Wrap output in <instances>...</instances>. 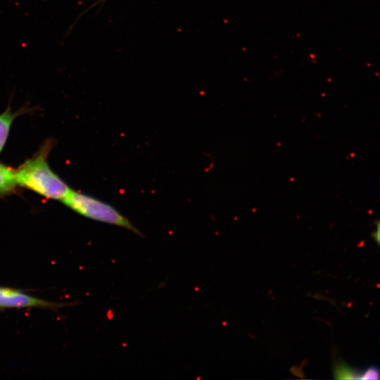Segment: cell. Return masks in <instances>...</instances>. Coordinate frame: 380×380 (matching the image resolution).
Segmentation results:
<instances>
[{
	"mask_svg": "<svg viewBox=\"0 0 380 380\" xmlns=\"http://www.w3.org/2000/svg\"><path fill=\"white\" fill-rule=\"evenodd\" d=\"M46 151H42L19 167L15 172L16 182L46 198L62 201L70 189L50 168Z\"/></svg>",
	"mask_w": 380,
	"mask_h": 380,
	"instance_id": "cell-1",
	"label": "cell"
},
{
	"mask_svg": "<svg viewBox=\"0 0 380 380\" xmlns=\"http://www.w3.org/2000/svg\"><path fill=\"white\" fill-rule=\"evenodd\" d=\"M74 211L84 217L129 229L144 236L131 221L111 205L70 189L62 200Z\"/></svg>",
	"mask_w": 380,
	"mask_h": 380,
	"instance_id": "cell-2",
	"label": "cell"
},
{
	"mask_svg": "<svg viewBox=\"0 0 380 380\" xmlns=\"http://www.w3.org/2000/svg\"><path fill=\"white\" fill-rule=\"evenodd\" d=\"M59 304L33 297L19 290L0 286V309L41 308L54 309Z\"/></svg>",
	"mask_w": 380,
	"mask_h": 380,
	"instance_id": "cell-3",
	"label": "cell"
},
{
	"mask_svg": "<svg viewBox=\"0 0 380 380\" xmlns=\"http://www.w3.org/2000/svg\"><path fill=\"white\" fill-rule=\"evenodd\" d=\"M16 184L15 172L0 163V195L11 192Z\"/></svg>",
	"mask_w": 380,
	"mask_h": 380,
	"instance_id": "cell-4",
	"label": "cell"
},
{
	"mask_svg": "<svg viewBox=\"0 0 380 380\" xmlns=\"http://www.w3.org/2000/svg\"><path fill=\"white\" fill-rule=\"evenodd\" d=\"M15 116V114L12 113L10 108L0 114V153L6 142Z\"/></svg>",
	"mask_w": 380,
	"mask_h": 380,
	"instance_id": "cell-5",
	"label": "cell"
},
{
	"mask_svg": "<svg viewBox=\"0 0 380 380\" xmlns=\"http://www.w3.org/2000/svg\"><path fill=\"white\" fill-rule=\"evenodd\" d=\"M334 374L336 379H362L363 372L352 369L343 363H340L336 366Z\"/></svg>",
	"mask_w": 380,
	"mask_h": 380,
	"instance_id": "cell-6",
	"label": "cell"
},
{
	"mask_svg": "<svg viewBox=\"0 0 380 380\" xmlns=\"http://www.w3.org/2000/svg\"><path fill=\"white\" fill-rule=\"evenodd\" d=\"M379 370L377 368L372 367L363 372L362 379H379Z\"/></svg>",
	"mask_w": 380,
	"mask_h": 380,
	"instance_id": "cell-7",
	"label": "cell"
},
{
	"mask_svg": "<svg viewBox=\"0 0 380 380\" xmlns=\"http://www.w3.org/2000/svg\"><path fill=\"white\" fill-rule=\"evenodd\" d=\"M106 0H99L98 1H96L95 4H92V6L90 7V8L91 7H94L96 5L99 4H101V3H103L105 2Z\"/></svg>",
	"mask_w": 380,
	"mask_h": 380,
	"instance_id": "cell-8",
	"label": "cell"
}]
</instances>
